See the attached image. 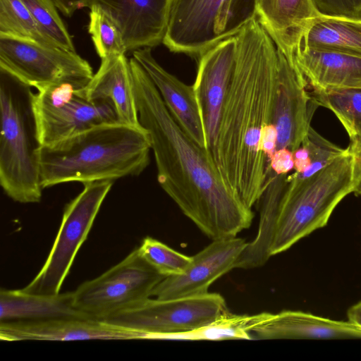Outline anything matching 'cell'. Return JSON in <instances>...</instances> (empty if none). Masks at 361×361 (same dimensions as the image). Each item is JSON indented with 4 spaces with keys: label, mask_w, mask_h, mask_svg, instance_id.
<instances>
[{
    "label": "cell",
    "mask_w": 361,
    "mask_h": 361,
    "mask_svg": "<svg viewBox=\"0 0 361 361\" xmlns=\"http://www.w3.org/2000/svg\"><path fill=\"white\" fill-rule=\"evenodd\" d=\"M114 180L83 183L82 190L64 208L53 246L43 267L23 291L43 295L60 293L75 255L86 240Z\"/></svg>",
    "instance_id": "obj_7"
},
{
    "label": "cell",
    "mask_w": 361,
    "mask_h": 361,
    "mask_svg": "<svg viewBox=\"0 0 361 361\" xmlns=\"http://www.w3.org/2000/svg\"><path fill=\"white\" fill-rule=\"evenodd\" d=\"M254 1L258 22L296 71L294 56L298 45L313 19L320 16L312 0Z\"/></svg>",
    "instance_id": "obj_19"
},
{
    "label": "cell",
    "mask_w": 361,
    "mask_h": 361,
    "mask_svg": "<svg viewBox=\"0 0 361 361\" xmlns=\"http://www.w3.org/2000/svg\"><path fill=\"white\" fill-rule=\"evenodd\" d=\"M298 48L361 57V20L318 16L310 24Z\"/></svg>",
    "instance_id": "obj_23"
},
{
    "label": "cell",
    "mask_w": 361,
    "mask_h": 361,
    "mask_svg": "<svg viewBox=\"0 0 361 361\" xmlns=\"http://www.w3.org/2000/svg\"><path fill=\"white\" fill-rule=\"evenodd\" d=\"M235 56V38L218 42L197 59L194 84L207 142L211 154L214 148L224 103L232 76Z\"/></svg>",
    "instance_id": "obj_13"
},
{
    "label": "cell",
    "mask_w": 361,
    "mask_h": 361,
    "mask_svg": "<svg viewBox=\"0 0 361 361\" xmlns=\"http://www.w3.org/2000/svg\"><path fill=\"white\" fill-rule=\"evenodd\" d=\"M223 0H171L162 43L172 52L197 59L218 42L215 23Z\"/></svg>",
    "instance_id": "obj_15"
},
{
    "label": "cell",
    "mask_w": 361,
    "mask_h": 361,
    "mask_svg": "<svg viewBox=\"0 0 361 361\" xmlns=\"http://www.w3.org/2000/svg\"><path fill=\"white\" fill-rule=\"evenodd\" d=\"M142 257L165 277L183 274L192 262L185 255L152 237L145 238L137 247Z\"/></svg>",
    "instance_id": "obj_28"
},
{
    "label": "cell",
    "mask_w": 361,
    "mask_h": 361,
    "mask_svg": "<svg viewBox=\"0 0 361 361\" xmlns=\"http://www.w3.org/2000/svg\"><path fill=\"white\" fill-rule=\"evenodd\" d=\"M150 140L143 127L119 122L89 128L38 152L43 188L68 182L114 180L140 175L149 163Z\"/></svg>",
    "instance_id": "obj_3"
},
{
    "label": "cell",
    "mask_w": 361,
    "mask_h": 361,
    "mask_svg": "<svg viewBox=\"0 0 361 361\" xmlns=\"http://www.w3.org/2000/svg\"><path fill=\"white\" fill-rule=\"evenodd\" d=\"M247 329L252 339L361 338V329L348 321L293 310L250 315Z\"/></svg>",
    "instance_id": "obj_16"
},
{
    "label": "cell",
    "mask_w": 361,
    "mask_h": 361,
    "mask_svg": "<svg viewBox=\"0 0 361 361\" xmlns=\"http://www.w3.org/2000/svg\"><path fill=\"white\" fill-rule=\"evenodd\" d=\"M247 244L245 239L238 237L212 240L192 257L191 263L183 274L161 280L151 298L169 300L207 294L216 279L235 269Z\"/></svg>",
    "instance_id": "obj_12"
},
{
    "label": "cell",
    "mask_w": 361,
    "mask_h": 361,
    "mask_svg": "<svg viewBox=\"0 0 361 361\" xmlns=\"http://www.w3.org/2000/svg\"><path fill=\"white\" fill-rule=\"evenodd\" d=\"M347 316L348 322L361 329V301L348 309Z\"/></svg>",
    "instance_id": "obj_37"
},
{
    "label": "cell",
    "mask_w": 361,
    "mask_h": 361,
    "mask_svg": "<svg viewBox=\"0 0 361 361\" xmlns=\"http://www.w3.org/2000/svg\"><path fill=\"white\" fill-rule=\"evenodd\" d=\"M0 68L36 90L63 82L87 85L94 75L76 51L0 35Z\"/></svg>",
    "instance_id": "obj_10"
},
{
    "label": "cell",
    "mask_w": 361,
    "mask_h": 361,
    "mask_svg": "<svg viewBox=\"0 0 361 361\" xmlns=\"http://www.w3.org/2000/svg\"><path fill=\"white\" fill-rule=\"evenodd\" d=\"M225 299L219 293L189 298L159 300L149 298L130 307L102 319L144 331L149 339L199 328L228 312Z\"/></svg>",
    "instance_id": "obj_9"
},
{
    "label": "cell",
    "mask_w": 361,
    "mask_h": 361,
    "mask_svg": "<svg viewBox=\"0 0 361 361\" xmlns=\"http://www.w3.org/2000/svg\"><path fill=\"white\" fill-rule=\"evenodd\" d=\"M278 51L271 123L277 132L276 149L286 148L293 152L302 145L319 105L307 92L305 78L290 66L279 49Z\"/></svg>",
    "instance_id": "obj_11"
},
{
    "label": "cell",
    "mask_w": 361,
    "mask_h": 361,
    "mask_svg": "<svg viewBox=\"0 0 361 361\" xmlns=\"http://www.w3.org/2000/svg\"><path fill=\"white\" fill-rule=\"evenodd\" d=\"M350 192L352 155L348 149L306 179L297 180L288 175L278 204L269 250L270 257L325 226L336 207Z\"/></svg>",
    "instance_id": "obj_5"
},
{
    "label": "cell",
    "mask_w": 361,
    "mask_h": 361,
    "mask_svg": "<svg viewBox=\"0 0 361 361\" xmlns=\"http://www.w3.org/2000/svg\"><path fill=\"white\" fill-rule=\"evenodd\" d=\"M348 149L352 155L353 192L361 195V143Z\"/></svg>",
    "instance_id": "obj_34"
},
{
    "label": "cell",
    "mask_w": 361,
    "mask_h": 361,
    "mask_svg": "<svg viewBox=\"0 0 361 361\" xmlns=\"http://www.w3.org/2000/svg\"><path fill=\"white\" fill-rule=\"evenodd\" d=\"M31 87L0 68V185L20 203L42 198L37 139Z\"/></svg>",
    "instance_id": "obj_4"
},
{
    "label": "cell",
    "mask_w": 361,
    "mask_h": 361,
    "mask_svg": "<svg viewBox=\"0 0 361 361\" xmlns=\"http://www.w3.org/2000/svg\"><path fill=\"white\" fill-rule=\"evenodd\" d=\"M0 35L56 47L42 34L32 14L21 0H0Z\"/></svg>",
    "instance_id": "obj_26"
},
{
    "label": "cell",
    "mask_w": 361,
    "mask_h": 361,
    "mask_svg": "<svg viewBox=\"0 0 361 361\" xmlns=\"http://www.w3.org/2000/svg\"><path fill=\"white\" fill-rule=\"evenodd\" d=\"M89 8L88 32L100 59L126 55L123 34L116 21L99 5L91 4Z\"/></svg>",
    "instance_id": "obj_25"
},
{
    "label": "cell",
    "mask_w": 361,
    "mask_h": 361,
    "mask_svg": "<svg viewBox=\"0 0 361 361\" xmlns=\"http://www.w3.org/2000/svg\"><path fill=\"white\" fill-rule=\"evenodd\" d=\"M293 169V152L286 148L276 149L270 162V170L276 175H287Z\"/></svg>",
    "instance_id": "obj_32"
},
{
    "label": "cell",
    "mask_w": 361,
    "mask_h": 361,
    "mask_svg": "<svg viewBox=\"0 0 361 361\" xmlns=\"http://www.w3.org/2000/svg\"><path fill=\"white\" fill-rule=\"evenodd\" d=\"M294 63L312 90L361 88V57L298 48Z\"/></svg>",
    "instance_id": "obj_20"
},
{
    "label": "cell",
    "mask_w": 361,
    "mask_h": 361,
    "mask_svg": "<svg viewBox=\"0 0 361 361\" xmlns=\"http://www.w3.org/2000/svg\"><path fill=\"white\" fill-rule=\"evenodd\" d=\"M151 49L143 48L133 51V58L148 74L175 121L196 143L207 149L193 85L183 82L165 70L154 58Z\"/></svg>",
    "instance_id": "obj_18"
},
{
    "label": "cell",
    "mask_w": 361,
    "mask_h": 361,
    "mask_svg": "<svg viewBox=\"0 0 361 361\" xmlns=\"http://www.w3.org/2000/svg\"><path fill=\"white\" fill-rule=\"evenodd\" d=\"M86 85L63 82L33 92L32 109L41 146L56 143L96 126L119 122L113 104L88 99Z\"/></svg>",
    "instance_id": "obj_6"
},
{
    "label": "cell",
    "mask_w": 361,
    "mask_h": 361,
    "mask_svg": "<svg viewBox=\"0 0 361 361\" xmlns=\"http://www.w3.org/2000/svg\"><path fill=\"white\" fill-rule=\"evenodd\" d=\"M277 147V132L275 126L269 123L263 129L260 147L267 160V165L270 169L271 158L276 150ZM271 171V170H270Z\"/></svg>",
    "instance_id": "obj_33"
},
{
    "label": "cell",
    "mask_w": 361,
    "mask_h": 361,
    "mask_svg": "<svg viewBox=\"0 0 361 361\" xmlns=\"http://www.w3.org/2000/svg\"><path fill=\"white\" fill-rule=\"evenodd\" d=\"M76 317H89L75 308L73 291L43 295L22 289L0 290V322Z\"/></svg>",
    "instance_id": "obj_22"
},
{
    "label": "cell",
    "mask_w": 361,
    "mask_h": 361,
    "mask_svg": "<svg viewBox=\"0 0 361 361\" xmlns=\"http://www.w3.org/2000/svg\"><path fill=\"white\" fill-rule=\"evenodd\" d=\"M58 9L66 16L71 17L78 9L90 7V0H53Z\"/></svg>",
    "instance_id": "obj_35"
},
{
    "label": "cell",
    "mask_w": 361,
    "mask_h": 361,
    "mask_svg": "<svg viewBox=\"0 0 361 361\" xmlns=\"http://www.w3.org/2000/svg\"><path fill=\"white\" fill-rule=\"evenodd\" d=\"M310 94L342 123L350 139L348 146L361 143V88L312 90Z\"/></svg>",
    "instance_id": "obj_24"
},
{
    "label": "cell",
    "mask_w": 361,
    "mask_h": 361,
    "mask_svg": "<svg viewBox=\"0 0 361 361\" xmlns=\"http://www.w3.org/2000/svg\"><path fill=\"white\" fill-rule=\"evenodd\" d=\"M141 331L90 317L0 322V338L18 341H77L148 339Z\"/></svg>",
    "instance_id": "obj_14"
},
{
    "label": "cell",
    "mask_w": 361,
    "mask_h": 361,
    "mask_svg": "<svg viewBox=\"0 0 361 361\" xmlns=\"http://www.w3.org/2000/svg\"><path fill=\"white\" fill-rule=\"evenodd\" d=\"M42 34L56 47L75 51V46L53 0H21Z\"/></svg>",
    "instance_id": "obj_27"
},
{
    "label": "cell",
    "mask_w": 361,
    "mask_h": 361,
    "mask_svg": "<svg viewBox=\"0 0 361 361\" xmlns=\"http://www.w3.org/2000/svg\"><path fill=\"white\" fill-rule=\"evenodd\" d=\"M103 8L119 26L127 51L162 43L171 0H90Z\"/></svg>",
    "instance_id": "obj_17"
},
{
    "label": "cell",
    "mask_w": 361,
    "mask_h": 361,
    "mask_svg": "<svg viewBox=\"0 0 361 361\" xmlns=\"http://www.w3.org/2000/svg\"><path fill=\"white\" fill-rule=\"evenodd\" d=\"M91 100L111 102L121 123L142 127L136 106L130 61L126 55L101 59L97 73L85 86Z\"/></svg>",
    "instance_id": "obj_21"
},
{
    "label": "cell",
    "mask_w": 361,
    "mask_h": 361,
    "mask_svg": "<svg viewBox=\"0 0 361 361\" xmlns=\"http://www.w3.org/2000/svg\"><path fill=\"white\" fill-rule=\"evenodd\" d=\"M164 276L133 250L100 276L73 291L75 308L89 317L103 319L149 298Z\"/></svg>",
    "instance_id": "obj_8"
},
{
    "label": "cell",
    "mask_w": 361,
    "mask_h": 361,
    "mask_svg": "<svg viewBox=\"0 0 361 361\" xmlns=\"http://www.w3.org/2000/svg\"><path fill=\"white\" fill-rule=\"evenodd\" d=\"M302 145L305 146L309 152L310 164L303 173L294 172L289 175L290 178L297 180H304L314 175L348 152V147L343 149L331 142L311 126Z\"/></svg>",
    "instance_id": "obj_30"
},
{
    "label": "cell",
    "mask_w": 361,
    "mask_h": 361,
    "mask_svg": "<svg viewBox=\"0 0 361 361\" xmlns=\"http://www.w3.org/2000/svg\"><path fill=\"white\" fill-rule=\"evenodd\" d=\"M293 155L295 172L301 173L305 171L310 164L307 149L301 145L298 149L293 152Z\"/></svg>",
    "instance_id": "obj_36"
},
{
    "label": "cell",
    "mask_w": 361,
    "mask_h": 361,
    "mask_svg": "<svg viewBox=\"0 0 361 361\" xmlns=\"http://www.w3.org/2000/svg\"><path fill=\"white\" fill-rule=\"evenodd\" d=\"M142 126L147 131L157 180L181 212L212 240L236 237L254 213L229 189L209 152L178 124L142 66L130 60Z\"/></svg>",
    "instance_id": "obj_1"
},
{
    "label": "cell",
    "mask_w": 361,
    "mask_h": 361,
    "mask_svg": "<svg viewBox=\"0 0 361 361\" xmlns=\"http://www.w3.org/2000/svg\"><path fill=\"white\" fill-rule=\"evenodd\" d=\"M255 17L254 0H223L215 23L217 42L234 37Z\"/></svg>",
    "instance_id": "obj_29"
},
{
    "label": "cell",
    "mask_w": 361,
    "mask_h": 361,
    "mask_svg": "<svg viewBox=\"0 0 361 361\" xmlns=\"http://www.w3.org/2000/svg\"><path fill=\"white\" fill-rule=\"evenodd\" d=\"M234 37V67L211 156L226 185L252 209L270 171L260 142L271 123L279 51L256 17Z\"/></svg>",
    "instance_id": "obj_2"
},
{
    "label": "cell",
    "mask_w": 361,
    "mask_h": 361,
    "mask_svg": "<svg viewBox=\"0 0 361 361\" xmlns=\"http://www.w3.org/2000/svg\"><path fill=\"white\" fill-rule=\"evenodd\" d=\"M320 16L361 20V0H312Z\"/></svg>",
    "instance_id": "obj_31"
}]
</instances>
